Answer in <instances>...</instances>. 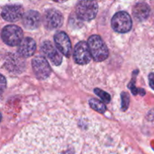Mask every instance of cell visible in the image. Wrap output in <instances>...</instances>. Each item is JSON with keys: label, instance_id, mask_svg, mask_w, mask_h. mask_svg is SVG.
Listing matches in <instances>:
<instances>
[{"label": "cell", "instance_id": "obj_4", "mask_svg": "<svg viewBox=\"0 0 154 154\" xmlns=\"http://www.w3.org/2000/svg\"><path fill=\"white\" fill-rule=\"evenodd\" d=\"M22 29L16 25H7L2 30V39L3 42L10 46L18 45L23 40Z\"/></svg>", "mask_w": 154, "mask_h": 154}, {"label": "cell", "instance_id": "obj_15", "mask_svg": "<svg viewBox=\"0 0 154 154\" xmlns=\"http://www.w3.org/2000/svg\"><path fill=\"white\" fill-rule=\"evenodd\" d=\"M90 106L93 109V110H96L97 112L100 113H105V110H106V107L104 104V103H102V101H99L97 99H95V98H92L90 100Z\"/></svg>", "mask_w": 154, "mask_h": 154}, {"label": "cell", "instance_id": "obj_17", "mask_svg": "<svg viewBox=\"0 0 154 154\" xmlns=\"http://www.w3.org/2000/svg\"><path fill=\"white\" fill-rule=\"evenodd\" d=\"M6 87V80L5 79V76L3 75H1V93L4 91L5 88Z\"/></svg>", "mask_w": 154, "mask_h": 154}, {"label": "cell", "instance_id": "obj_10", "mask_svg": "<svg viewBox=\"0 0 154 154\" xmlns=\"http://www.w3.org/2000/svg\"><path fill=\"white\" fill-rule=\"evenodd\" d=\"M41 51L50 59L53 64L59 66L62 63V55L50 41H45L41 45Z\"/></svg>", "mask_w": 154, "mask_h": 154}, {"label": "cell", "instance_id": "obj_8", "mask_svg": "<svg viewBox=\"0 0 154 154\" xmlns=\"http://www.w3.org/2000/svg\"><path fill=\"white\" fill-rule=\"evenodd\" d=\"M43 23L48 30H55L63 25V16L57 9H49L44 15Z\"/></svg>", "mask_w": 154, "mask_h": 154}, {"label": "cell", "instance_id": "obj_9", "mask_svg": "<svg viewBox=\"0 0 154 154\" xmlns=\"http://www.w3.org/2000/svg\"><path fill=\"white\" fill-rule=\"evenodd\" d=\"M54 39L59 51L66 57H70L72 53V44L68 35L65 32H58L56 33Z\"/></svg>", "mask_w": 154, "mask_h": 154}, {"label": "cell", "instance_id": "obj_5", "mask_svg": "<svg viewBox=\"0 0 154 154\" xmlns=\"http://www.w3.org/2000/svg\"><path fill=\"white\" fill-rule=\"evenodd\" d=\"M111 26L114 31L117 33H127L132 29V18L127 12L119 11L116 13L112 18Z\"/></svg>", "mask_w": 154, "mask_h": 154}, {"label": "cell", "instance_id": "obj_7", "mask_svg": "<svg viewBox=\"0 0 154 154\" xmlns=\"http://www.w3.org/2000/svg\"><path fill=\"white\" fill-rule=\"evenodd\" d=\"M32 65L35 75L38 79H45L51 74V66L44 57L37 56L34 57L32 61Z\"/></svg>", "mask_w": 154, "mask_h": 154}, {"label": "cell", "instance_id": "obj_2", "mask_svg": "<svg viewBox=\"0 0 154 154\" xmlns=\"http://www.w3.org/2000/svg\"><path fill=\"white\" fill-rule=\"evenodd\" d=\"M88 45L92 57L96 61H102L108 57V47L99 35L90 36L88 40Z\"/></svg>", "mask_w": 154, "mask_h": 154}, {"label": "cell", "instance_id": "obj_3", "mask_svg": "<svg viewBox=\"0 0 154 154\" xmlns=\"http://www.w3.org/2000/svg\"><path fill=\"white\" fill-rule=\"evenodd\" d=\"M99 10L96 0H80L76 6V14L82 21L94 19Z\"/></svg>", "mask_w": 154, "mask_h": 154}, {"label": "cell", "instance_id": "obj_1", "mask_svg": "<svg viewBox=\"0 0 154 154\" xmlns=\"http://www.w3.org/2000/svg\"><path fill=\"white\" fill-rule=\"evenodd\" d=\"M84 144L73 115L55 110L23 127L1 154H81Z\"/></svg>", "mask_w": 154, "mask_h": 154}, {"label": "cell", "instance_id": "obj_6", "mask_svg": "<svg viewBox=\"0 0 154 154\" xmlns=\"http://www.w3.org/2000/svg\"><path fill=\"white\" fill-rule=\"evenodd\" d=\"M73 57L75 63L78 64H87L90 61L92 57L88 43L84 41H81L76 44L74 49Z\"/></svg>", "mask_w": 154, "mask_h": 154}, {"label": "cell", "instance_id": "obj_18", "mask_svg": "<svg viewBox=\"0 0 154 154\" xmlns=\"http://www.w3.org/2000/svg\"><path fill=\"white\" fill-rule=\"evenodd\" d=\"M149 83L150 86L154 90V73H150L149 75Z\"/></svg>", "mask_w": 154, "mask_h": 154}, {"label": "cell", "instance_id": "obj_13", "mask_svg": "<svg viewBox=\"0 0 154 154\" xmlns=\"http://www.w3.org/2000/svg\"><path fill=\"white\" fill-rule=\"evenodd\" d=\"M36 50L35 41L30 37L23 39L20 43L18 45L17 52L20 56L23 57H29L33 55Z\"/></svg>", "mask_w": 154, "mask_h": 154}, {"label": "cell", "instance_id": "obj_16", "mask_svg": "<svg viewBox=\"0 0 154 154\" xmlns=\"http://www.w3.org/2000/svg\"><path fill=\"white\" fill-rule=\"evenodd\" d=\"M94 92L105 103H108L111 101V97L108 95L107 92L101 90L99 88H96L94 90Z\"/></svg>", "mask_w": 154, "mask_h": 154}, {"label": "cell", "instance_id": "obj_19", "mask_svg": "<svg viewBox=\"0 0 154 154\" xmlns=\"http://www.w3.org/2000/svg\"><path fill=\"white\" fill-rule=\"evenodd\" d=\"M54 2H66L67 0H53Z\"/></svg>", "mask_w": 154, "mask_h": 154}, {"label": "cell", "instance_id": "obj_11", "mask_svg": "<svg viewBox=\"0 0 154 154\" xmlns=\"http://www.w3.org/2000/svg\"><path fill=\"white\" fill-rule=\"evenodd\" d=\"M23 10L22 6L18 5H5L2 11V17L6 21L15 22L23 18Z\"/></svg>", "mask_w": 154, "mask_h": 154}, {"label": "cell", "instance_id": "obj_14", "mask_svg": "<svg viewBox=\"0 0 154 154\" xmlns=\"http://www.w3.org/2000/svg\"><path fill=\"white\" fill-rule=\"evenodd\" d=\"M150 8L147 4L144 2H138L134 6L132 14L135 19L138 21H144L149 17Z\"/></svg>", "mask_w": 154, "mask_h": 154}, {"label": "cell", "instance_id": "obj_12", "mask_svg": "<svg viewBox=\"0 0 154 154\" xmlns=\"http://www.w3.org/2000/svg\"><path fill=\"white\" fill-rule=\"evenodd\" d=\"M23 25L27 30H35L42 22L40 14L35 11H28L22 18Z\"/></svg>", "mask_w": 154, "mask_h": 154}]
</instances>
